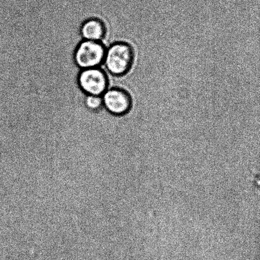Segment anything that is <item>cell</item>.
<instances>
[{
	"mask_svg": "<svg viewBox=\"0 0 260 260\" xmlns=\"http://www.w3.org/2000/svg\"><path fill=\"white\" fill-rule=\"evenodd\" d=\"M135 51L129 43L118 42L106 50L104 62L112 75L123 76L131 70L135 61Z\"/></svg>",
	"mask_w": 260,
	"mask_h": 260,
	"instance_id": "cell-1",
	"label": "cell"
},
{
	"mask_svg": "<svg viewBox=\"0 0 260 260\" xmlns=\"http://www.w3.org/2000/svg\"><path fill=\"white\" fill-rule=\"evenodd\" d=\"M106 52V48L101 42L83 40L76 48L75 62L82 70L99 68L104 62Z\"/></svg>",
	"mask_w": 260,
	"mask_h": 260,
	"instance_id": "cell-2",
	"label": "cell"
},
{
	"mask_svg": "<svg viewBox=\"0 0 260 260\" xmlns=\"http://www.w3.org/2000/svg\"><path fill=\"white\" fill-rule=\"evenodd\" d=\"M78 82L81 90L87 95L102 96L108 87L106 74L99 68L81 71Z\"/></svg>",
	"mask_w": 260,
	"mask_h": 260,
	"instance_id": "cell-3",
	"label": "cell"
},
{
	"mask_svg": "<svg viewBox=\"0 0 260 260\" xmlns=\"http://www.w3.org/2000/svg\"><path fill=\"white\" fill-rule=\"evenodd\" d=\"M103 107L109 113L116 116L126 115L133 106L132 96L121 88H112L107 90L102 95Z\"/></svg>",
	"mask_w": 260,
	"mask_h": 260,
	"instance_id": "cell-4",
	"label": "cell"
},
{
	"mask_svg": "<svg viewBox=\"0 0 260 260\" xmlns=\"http://www.w3.org/2000/svg\"><path fill=\"white\" fill-rule=\"evenodd\" d=\"M80 32L84 40L101 42L105 36L106 27L102 20L91 18L83 23Z\"/></svg>",
	"mask_w": 260,
	"mask_h": 260,
	"instance_id": "cell-5",
	"label": "cell"
},
{
	"mask_svg": "<svg viewBox=\"0 0 260 260\" xmlns=\"http://www.w3.org/2000/svg\"><path fill=\"white\" fill-rule=\"evenodd\" d=\"M85 104L89 110L98 111L103 107L102 96L87 95L85 99Z\"/></svg>",
	"mask_w": 260,
	"mask_h": 260,
	"instance_id": "cell-6",
	"label": "cell"
}]
</instances>
